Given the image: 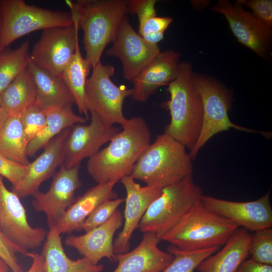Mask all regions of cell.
I'll use <instances>...</instances> for the list:
<instances>
[{
    "label": "cell",
    "mask_w": 272,
    "mask_h": 272,
    "mask_svg": "<svg viewBox=\"0 0 272 272\" xmlns=\"http://www.w3.org/2000/svg\"><path fill=\"white\" fill-rule=\"evenodd\" d=\"M108 145L88 159L89 174L97 183L114 182L130 176L133 168L150 144L151 131L141 116L127 119Z\"/></svg>",
    "instance_id": "1"
},
{
    "label": "cell",
    "mask_w": 272,
    "mask_h": 272,
    "mask_svg": "<svg viewBox=\"0 0 272 272\" xmlns=\"http://www.w3.org/2000/svg\"><path fill=\"white\" fill-rule=\"evenodd\" d=\"M83 32L85 59L91 68L100 61L106 46L112 43L128 14L129 0L66 1Z\"/></svg>",
    "instance_id": "2"
},
{
    "label": "cell",
    "mask_w": 272,
    "mask_h": 272,
    "mask_svg": "<svg viewBox=\"0 0 272 272\" xmlns=\"http://www.w3.org/2000/svg\"><path fill=\"white\" fill-rule=\"evenodd\" d=\"M189 63L180 62L176 78L167 85L170 99L166 104L171 119L164 132L190 151L197 141L203 122L202 102Z\"/></svg>",
    "instance_id": "3"
},
{
    "label": "cell",
    "mask_w": 272,
    "mask_h": 272,
    "mask_svg": "<svg viewBox=\"0 0 272 272\" xmlns=\"http://www.w3.org/2000/svg\"><path fill=\"white\" fill-rule=\"evenodd\" d=\"M180 143L166 133L157 136L134 165L130 176L160 188L191 176L193 161Z\"/></svg>",
    "instance_id": "4"
},
{
    "label": "cell",
    "mask_w": 272,
    "mask_h": 272,
    "mask_svg": "<svg viewBox=\"0 0 272 272\" xmlns=\"http://www.w3.org/2000/svg\"><path fill=\"white\" fill-rule=\"evenodd\" d=\"M239 227L204 207H193L161 240L183 250H197L224 245Z\"/></svg>",
    "instance_id": "5"
},
{
    "label": "cell",
    "mask_w": 272,
    "mask_h": 272,
    "mask_svg": "<svg viewBox=\"0 0 272 272\" xmlns=\"http://www.w3.org/2000/svg\"><path fill=\"white\" fill-rule=\"evenodd\" d=\"M203 195L201 188L194 182L192 175L162 188L144 214L138 228L144 233L155 234L161 240L201 201Z\"/></svg>",
    "instance_id": "6"
},
{
    "label": "cell",
    "mask_w": 272,
    "mask_h": 272,
    "mask_svg": "<svg viewBox=\"0 0 272 272\" xmlns=\"http://www.w3.org/2000/svg\"><path fill=\"white\" fill-rule=\"evenodd\" d=\"M193 81L202 102L203 122L197 141L189 153L192 160L213 136L231 128L260 133L266 138L271 137V132L246 128L231 121L228 112L231 107L232 94L229 90L217 80L206 75L193 73Z\"/></svg>",
    "instance_id": "7"
},
{
    "label": "cell",
    "mask_w": 272,
    "mask_h": 272,
    "mask_svg": "<svg viewBox=\"0 0 272 272\" xmlns=\"http://www.w3.org/2000/svg\"><path fill=\"white\" fill-rule=\"evenodd\" d=\"M0 6L1 45L3 50L31 32L74 24L71 12L29 5L24 0H2Z\"/></svg>",
    "instance_id": "8"
},
{
    "label": "cell",
    "mask_w": 272,
    "mask_h": 272,
    "mask_svg": "<svg viewBox=\"0 0 272 272\" xmlns=\"http://www.w3.org/2000/svg\"><path fill=\"white\" fill-rule=\"evenodd\" d=\"M87 79L85 102L88 112L95 113L103 122L123 125L126 118L123 113L125 99L131 94V89L116 85L111 80L115 69L99 61Z\"/></svg>",
    "instance_id": "9"
},
{
    "label": "cell",
    "mask_w": 272,
    "mask_h": 272,
    "mask_svg": "<svg viewBox=\"0 0 272 272\" xmlns=\"http://www.w3.org/2000/svg\"><path fill=\"white\" fill-rule=\"evenodd\" d=\"M71 13L74 24L44 30L30 54V61L35 66L56 76L61 77L79 40L78 21Z\"/></svg>",
    "instance_id": "10"
},
{
    "label": "cell",
    "mask_w": 272,
    "mask_h": 272,
    "mask_svg": "<svg viewBox=\"0 0 272 272\" xmlns=\"http://www.w3.org/2000/svg\"><path fill=\"white\" fill-rule=\"evenodd\" d=\"M0 230L26 254L28 250L38 248L44 243L48 232L44 228L30 225L20 198L7 188L1 175Z\"/></svg>",
    "instance_id": "11"
},
{
    "label": "cell",
    "mask_w": 272,
    "mask_h": 272,
    "mask_svg": "<svg viewBox=\"0 0 272 272\" xmlns=\"http://www.w3.org/2000/svg\"><path fill=\"white\" fill-rule=\"evenodd\" d=\"M160 52L158 45L145 40L125 16L118 28L111 47L105 53L120 60L124 77L132 82Z\"/></svg>",
    "instance_id": "12"
},
{
    "label": "cell",
    "mask_w": 272,
    "mask_h": 272,
    "mask_svg": "<svg viewBox=\"0 0 272 272\" xmlns=\"http://www.w3.org/2000/svg\"><path fill=\"white\" fill-rule=\"evenodd\" d=\"M80 167L81 165L69 168L61 166L53 176L49 189L38 190L32 195V207L36 212L45 215L49 229L56 226L75 202V192L82 185Z\"/></svg>",
    "instance_id": "13"
},
{
    "label": "cell",
    "mask_w": 272,
    "mask_h": 272,
    "mask_svg": "<svg viewBox=\"0 0 272 272\" xmlns=\"http://www.w3.org/2000/svg\"><path fill=\"white\" fill-rule=\"evenodd\" d=\"M90 113V122L74 125L65 139L62 165L66 168L81 165L83 160L96 154L121 129L105 123L95 113Z\"/></svg>",
    "instance_id": "14"
},
{
    "label": "cell",
    "mask_w": 272,
    "mask_h": 272,
    "mask_svg": "<svg viewBox=\"0 0 272 272\" xmlns=\"http://www.w3.org/2000/svg\"><path fill=\"white\" fill-rule=\"evenodd\" d=\"M212 10L222 14L237 40L257 55L265 58L270 45L271 27L262 23L243 7L242 1L234 4L220 0Z\"/></svg>",
    "instance_id": "15"
},
{
    "label": "cell",
    "mask_w": 272,
    "mask_h": 272,
    "mask_svg": "<svg viewBox=\"0 0 272 272\" xmlns=\"http://www.w3.org/2000/svg\"><path fill=\"white\" fill-rule=\"evenodd\" d=\"M201 202L208 210L248 231L255 232L271 227L269 191L257 199L249 201H234L203 195Z\"/></svg>",
    "instance_id": "16"
},
{
    "label": "cell",
    "mask_w": 272,
    "mask_h": 272,
    "mask_svg": "<svg viewBox=\"0 0 272 272\" xmlns=\"http://www.w3.org/2000/svg\"><path fill=\"white\" fill-rule=\"evenodd\" d=\"M126 191L123 227L113 242L115 254L125 253L130 247L134 231L152 202L161 193L162 189L149 185L142 186L130 176L120 180Z\"/></svg>",
    "instance_id": "17"
},
{
    "label": "cell",
    "mask_w": 272,
    "mask_h": 272,
    "mask_svg": "<svg viewBox=\"0 0 272 272\" xmlns=\"http://www.w3.org/2000/svg\"><path fill=\"white\" fill-rule=\"evenodd\" d=\"M123 223V215L117 209L105 223L84 234H69L65 239L64 243L67 246L76 249L93 265L98 264L103 258L114 261L113 237Z\"/></svg>",
    "instance_id": "18"
},
{
    "label": "cell",
    "mask_w": 272,
    "mask_h": 272,
    "mask_svg": "<svg viewBox=\"0 0 272 272\" xmlns=\"http://www.w3.org/2000/svg\"><path fill=\"white\" fill-rule=\"evenodd\" d=\"M70 128L53 138L43 152L28 165L27 173L20 185L12 190L21 198L33 195L41 184L55 174L56 169L64 162L63 144Z\"/></svg>",
    "instance_id": "19"
},
{
    "label": "cell",
    "mask_w": 272,
    "mask_h": 272,
    "mask_svg": "<svg viewBox=\"0 0 272 272\" xmlns=\"http://www.w3.org/2000/svg\"><path fill=\"white\" fill-rule=\"evenodd\" d=\"M161 241L153 233H144L141 242L133 249L115 254L118 264L112 272H161L173 258L172 254L158 247Z\"/></svg>",
    "instance_id": "20"
},
{
    "label": "cell",
    "mask_w": 272,
    "mask_h": 272,
    "mask_svg": "<svg viewBox=\"0 0 272 272\" xmlns=\"http://www.w3.org/2000/svg\"><path fill=\"white\" fill-rule=\"evenodd\" d=\"M179 55L173 50L161 51L157 57L131 82V96L145 103L162 86L168 85L177 77L180 62Z\"/></svg>",
    "instance_id": "21"
},
{
    "label": "cell",
    "mask_w": 272,
    "mask_h": 272,
    "mask_svg": "<svg viewBox=\"0 0 272 272\" xmlns=\"http://www.w3.org/2000/svg\"><path fill=\"white\" fill-rule=\"evenodd\" d=\"M116 183H97L83 194L77 197L63 216L57 223L58 232L71 234L83 230L84 224L93 211L105 201L117 198L113 187Z\"/></svg>",
    "instance_id": "22"
},
{
    "label": "cell",
    "mask_w": 272,
    "mask_h": 272,
    "mask_svg": "<svg viewBox=\"0 0 272 272\" xmlns=\"http://www.w3.org/2000/svg\"><path fill=\"white\" fill-rule=\"evenodd\" d=\"M252 235L249 231L238 228L222 250L202 260L196 269L199 272H235L249 254Z\"/></svg>",
    "instance_id": "23"
},
{
    "label": "cell",
    "mask_w": 272,
    "mask_h": 272,
    "mask_svg": "<svg viewBox=\"0 0 272 272\" xmlns=\"http://www.w3.org/2000/svg\"><path fill=\"white\" fill-rule=\"evenodd\" d=\"M41 254L45 272H102L104 268L103 264H92L84 257L76 260L70 258L55 227L49 229Z\"/></svg>",
    "instance_id": "24"
},
{
    "label": "cell",
    "mask_w": 272,
    "mask_h": 272,
    "mask_svg": "<svg viewBox=\"0 0 272 272\" xmlns=\"http://www.w3.org/2000/svg\"><path fill=\"white\" fill-rule=\"evenodd\" d=\"M27 69L35 85L36 104L44 109L51 107L73 108L75 99L61 77L37 67L30 60Z\"/></svg>",
    "instance_id": "25"
},
{
    "label": "cell",
    "mask_w": 272,
    "mask_h": 272,
    "mask_svg": "<svg viewBox=\"0 0 272 272\" xmlns=\"http://www.w3.org/2000/svg\"><path fill=\"white\" fill-rule=\"evenodd\" d=\"M46 121L41 133L28 143V157L33 156L44 149L56 136L78 123H85V117L76 114L72 107H51L45 109Z\"/></svg>",
    "instance_id": "26"
},
{
    "label": "cell",
    "mask_w": 272,
    "mask_h": 272,
    "mask_svg": "<svg viewBox=\"0 0 272 272\" xmlns=\"http://www.w3.org/2000/svg\"><path fill=\"white\" fill-rule=\"evenodd\" d=\"M1 107L9 115H20L36 103V87L28 69L17 76L1 94Z\"/></svg>",
    "instance_id": "27"
},
{
    "label": "cell",
    "mask_w": 272,
    "mask_h": 272,
    "mask_svg": "<svg viewBox=\"0 0 272 272\" xmlns=\"http://www.w3.org/2000/svg\"><path fill=\"white\" fill-rule=\"evenodd\" d=\"M91 69L87 60L81 54L79 40L75 52L61 75L71 93L79 112L89 119V112L85 102V89L87 76Z\"/></svg>",
    "instance_id": "28"
},
{
    "label": "cell",
    "mask_w": 272,
    "mask_h": 272,
    "mask_svg": "<svg viewBox=\"0 0 272 272\" xmlns=\"http://www.w3.org/2000/svg\"><path fill=\"white\" fill-rule=\"evenodd\" d=\"M27 142L20 115H9L0 131V154L23 165L30 162L27 153Z\"/></svg>",
    "instance_id": "29"
},
{
    "label": "cell",
    "mask_w": 272,
    "mask_h": 272,
    "mask_svg": "<svg viewBox=\"0 0 272 272\" xmlns=\"http://www.w3.org/2000/svg\"><path fill=\"white\" fill-rule=\"evenodd\" d=\"M29 42L24 41L14 49L0 52V94L21 73L30 62Z\"/></svg>",
    "instance_id": "30"
},
{
    "label": "cell",
    "mask_w": 272,
    "mask_h": 272,
    "mask_svg": "<svg viewBox=\"0 0 272 272\" xmlns=\"http://www.w3.org/2000/svg\"><path fill=\"white\" fill-rule=\"evenodd\" d=\"M219 247L197 250H183L173 245L168 252L173 255L171 262L161 272H193L205 259L214 253Z\"/></svg>",
    "instance_id": "31"
},
{
    "label": "cell",
    "mask_w": 272,
    "mask_h": 272,
    "mask_svg": "<svg viewBox=\"0 0 272 272\" xmlns=\"http://www.w3.org/2000/svg\"><path fill=\"white\" fill-rule=\"evenodd\" d=\"M251 259L264 264L272 265L271 227L255 232L249 249Z\"/></svg>",
    "instance_id": "32"
},
{
    "label": "cell",
    "mask_w": 272,
    "mask_h": 272,
    "mask_svg": "<svg viewBox=\"0 0 272 272\" xmlns=\"http://www.w3.org/2000/svg\"><path fill=\"white\" fill-rule=\"evenodd\" d=\"M25 138L29 143L36 138L44 129L46 121L45 109L36 103L20 114Z\"/></svg>",
    "instance_id": "33"
},
{
    "label": "cell",
    "mask_w": 272,
    "mask_h": 272,
    "mask_svg": "<svg viewBox=\"0 0 272 272\" xmlns=\"http://www.w3.org/2000/svg\"><path fill=\"white\" fill-rule=\"evenodd\" d=\"M123 198L108 200L99 205L86 220L83 230L87 232L105 223L124 201Z\"/></svg>",
    "instance_id": "34"
},
{
    "label": "cell",
    "mask_w": 272,
    "mask_h": 272,
    "mask_svg": "<svg viewBox=\"0 0 272 272\" xmlns=\"http://www.w3.org/2000/svg\"><path fill=\"white\" fill-rule=\"evenodd\" d=\"M17 253L26 255V253L10 241L0 230V258L12 272H24L18 262Z\"/></svg>",
    "instance_id": "35"
},
{
    "label": "cell",
    "mask_w": 272,
    "mask_h": 272,
    "mask_svg": "<svg viewBox=\"0 0 272 272\" xmlns=\"http://www.w3.org/2000/svg\"><path fill=\"white\" fill-rule=\"evenodd\" d=\"M27 169L28 165L19 164L0 154V175L11 182L12 189L20 185Z\"/></svg>",
    "instance_id": "36"
},
{
    "label": "cell",
    "mask_w": 272,
    "mask_h": 272,
    "mask_svg": "<svg viewBox=\"0 0 272 272\" xmlns=\"http://www.w3.org/2000/svg\"><path fill=\"white\" fill-rule=\"evenodd\" d=\"M172 21L173 18L169 17H151L139 23L138 33L144 37L154 33H164Z\"/></svg>",
    "instance_id": "37"
},
{
    "label": "cell",
    "mask_w": 272,
    "mask_h": 272,
    "mask_svg": "<svg viewBox=\"0 0 272 272\" xmlns=\"http://www.w3.org/2000/svg\"><path fill=\"white\" fill-rule=\"evenodd\" d=\"M252 11V15L266 25L272 27V1H242Z\"/></svg>",
    "instance_id": "38"
},
{
    "label": "cell",
    "mask_w": 272,
    "mask_h": 272,
    "mask_svg": "<svg viewBox=\"0 0 272 272\" xmlns=\"http://www.w3.org/2000/svg\"><path fill=\"white\" fill-rule=\"evenodd\" d=\"M235 272H272V265L262 264L250 258L244 260Z\"/></svg>",
    "instance_id": "39"
},
{
    "label": "cell",
    "mask_w": 272,
    "mask_h": 272,
    "mask_svg": "<svg viewBox=\"0 0 272 272\" xmlns=\"http://www.w3.org/2000/svg\"><path fill=\"white\" fill-rule=\"evenodd\" d=\"M25 256L32 259L31 265L27 272H45L44 258L41 254L28 252Z\"/></svg>",
    "instance_id": "40"
},
{
    "label": "cell",
    "mask_w": 272,
    "mask_h": 272,
    "mask_svg": "<svg viewBox=\"0 0 272 272\" xmlns=\"http://www.w3.org/2000/svg\"><path fill=\"white\" fill-rule=\"evenodd\" d=\"M164 35V32H159L142 37L148 43L153 44H158V42L163 39Z\"/></svg>",
    "instance_id": "41"
},
{
    "label": "cell",
    "mask_w": 272,
    "mask_h": 272,
    "mask_svg": "<svg viewBox=\"0 0 272 272\" xmlns=\"http://www.w3.org/2000/svg\"><path fill=\"white\" fill-rule=\"evenodd\" d=\"M9 114L5 110L0 106V131L6 121Z\"/></svg>",
    "instance_id": "42"
},
{
    "label": "cell",
    "mask_w": 272,
    "mask_h": 272,
    "mask_svg": "<svg viewBox=\"0 0 272 272\" xmlns=\"http://www.w3.org/2000/svg\"><path fill=\"white\" fill-rule=\"evenodd\" d=\"M9 269L7 264L0 258V272H8Z\"/></svg>",
    "instance_id": "43"
},
{
    "label": "cell",
    "mask_w": 272,
    "mask_h": 272,
    "mask_svg": "<svg viewBox=\"0 0 272 272\" xmlns=\"http://www.w3.org/2000/svg\"><path fill=\"white\" fill-rule=\"evenodd\" d=\"M1 6H0V52L4 50L1 45Z\"/></svg>",
    "instance_id": "44"
},
{
    "label": "cell",
    "mask_w": 272,
    "mask_h": 272,
    "mask_svg": "<svg viewBox=\"0 0 272 272\" xmlns=\"http://www.w3.org/2000/svg\"><path fill=\"white\" fill-rule=\"evenodd\" d=\"M1 94H0V106H1Z\"/></svg>",
    "instance_id": "45"
}]
</instances>
